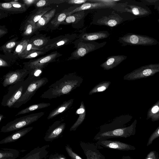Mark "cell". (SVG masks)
I'll return each instance as SVG.
<instances>
[{"mask_svg": "<svg viewBox=\"0 0 159 159\" xmlns=\"http://www.w3.org/2000/svg\"><path fill=\"white\" fill-rule=\"evenodd\" d=\"M8 16V14L5 13L0 10V19L7 17Z\"/></svg>", "mask_w": 159, "mask_h": 159, "instance_id": "cell-47", "label": "cell"}, {"mask_svg": "<svg viewBox=\"0 0 159 159\" xmlns=\"http://www.w3.org/2000/svg\"><path fill=\"white\" fill-rule=\"evenodd\" d=\"M76 114L79 115V117L75 123L72 125L70 129V131L76 130L78 127L82 123L85 119L86 110L83 101L81 102L79 107L77 109Z\"/></svg>", "mask_w": 159, "mask_h": 159, "instance_id": "cell-21", "label": "cell"}, {"mask_svg": "<svg viewBox=\"0 0 159 159\" xmlns=\"http://www.w3.org/2000/svg\"><path fill=\"white\" fill-rule=\"evenodd\" d=\"M48 145L37 147L32 150L20 159H43L48 153L47 148Z\"/></svg>", "mask_w": 159, "mask_h": 159, "instance_id": "cell-18", "label": "cell"}, {"mask_svg": "<svg viewBox=\"0 0 159 159\" xmlns=\"http://www.w3.org/2000/svg\"><path fill=\"white\" fill-rule=\"evenodd\" d=\"M145 159H159V154L156 151H151L148 154Z\"/></svg>", "mask_w": 159, "mask_h": 159, "instance_id": "cell-43", "label": "cell"}, {"mask_svg": "<svg viewBox=\"0 0 159 159\" xmlns=\"http://www.w3.org/2000/svg\"><path fill=\"white\" fill-rule=\"evenodd\" d=\"M18 39L16 37L7 41L0 47V50L2 51L5 55L11 57L12 51L20 41H17Z\"/></svg>", "mask_w": 159, "mask_h": 159, "instance_id": "cell-22", "label": "cell"}, {"mask_svg": "<svg viewBox=\"0 0 159 159\" xmlns=\"http://www.w3.org/2000/svg\"><path fill=\"white\" fill-rule=\"evenodd\" d=\"M56 11V9L54 8L44 14L35 24L36 31L45 26L54 16Z\"/></svg>", "mask_w": 159, "mask_h": 159, "instance_id": "cell-25", "label": "cell"}, {"mask_svg": "<svg viewBox=\"0 0 159 159\" xmlns=\"http://www.w3.org/2000/svg\"><path fill=\"white\" fill-rule=\"evenodd\" d=\"M84 11H80L74 13L67 16L61 25L76 23L84 17Z\"/></svg>", "mask_w": 159, "mask_h": 159, "instance_id": "cell-30", "label": "cell"}, {"mask_svg": "<svg viewBox=\"0 0 159 159\" xmlns=\"http://www.w3.org/2000/svg\"><path fill=\"white\" fill-rule=\"evenodd\" d=\"M75 42L76 48L71 54L68 60H78L89 52L103 47L107 43L106 41L99 43L78 39Z\"/></svg>", "mask_w": 159, "mask_h": 159, "instance_id": "cell-6", "label": "cell"}, {"mask_svg": "<svg viewBox=\"0 0 159 159\" xmlns=\"http://www.w3.org/2000/svg\"><path fill=\"white\" fill-rule=\"evenodd\" d=\"M121 159H133L129 156H124Z\"/></svg>", "mask_w": 159, "mask_h": 159, "instance_id": "cell-51", "label": "cell"}, {"mask_svg": "<svg viewBox=\"0 0 159 159\" xmlns=\"http://www.w3.org/2000/svg\"><path fill=\"white\" fill-rule=\"evenodd\" d=\"M37 0H21V2L25 4L27 7L34 5Z\"/></svg>", "mask_w": 159, "mask_h": 159, "instance_id": "cell-45", "label": "cell"}, {"mask_svg": "<svg viewBox=\"0 0 159 159\" xmlns=\"http://www.w3.org/2000/svg\"><path fill=\"white\" fill-rule=\"evenodd\" d=\"M59 159H67L64 155L62 154H59Z\"/></svg>", "mask_w": 159, "mask_h": 159, "instance_id": "cell-52", "label": "cell"}, {"mask_svg": "<svg viewBox=\"0 0 159 159\" xmlns=\"http://www.w3.org/2000/svg\"><path fill=\"white\" fill-rule=\"evenodd\" d=\"M52 9V7H48L39 8L35 12L30 15L25 21H28L35 24L44 14Z\"/></svg>", "mask_w": 159, "mask_h": 159, "instance_id": "cell-27", "label": "cell"}, {"mask_svg": "<svg viewBox=\"0 0 159 159\" xmlns=\"http://www.w3.org/2000/svg\"><path fill=\"white\" fill-rule=\"evenodd\" d=\"M106 89V88L105 86H102L98 88L97 90L98 92H101L105 90Z\"/></svg>", "mask_w": 159, "mask_h": 159, "instance_id": "cell-50", "label": "cell"}, {"mask_svg": "<svg viewBox=\"0 0 159 159\" xmlns=\"http://www.w3.org/2000/svg\"><path fill=\"white\" fill-rule=\"evenodd\" d=\"M50 38L43 35L35 36L30 38V41L35 47L39 50H43L42 48L48 44L50 40Z\"/></svg>", "mask_w": 159, "mask_h": 159, "instance_id": "cell-26", "label": "cell"}, {"mask_svg": "<svg viewBox=\"0 0 159 159\" xmlns=\"http://www.w3.org/2000/svg\"><path fill=\"white\" fill-rule=\"evenodd\" d=\"M117 40L122 46H152L157 45L159 43L157 39L152 37L131 33H128L119 37Z\"/></svg>", "mask_w": 159, "mask_h": 159, "instance_id": "cell-7", "label": "cell"}, {"mask_svg": "<svg viewBox=\"0 0 159 159\" xmlns=\"http://www.w3.org/2000/svg\"><path fill=\"white\" fill-rule=\"evenodd\" d=\"M7 159V158H2V159Z\"/></svg>", "mask_w": 159, "mask_h": 159, "instance_id": "cell-54", "label": "cell"}, {"mask_svg": "<svg viewBox=\"0 0 159 159\" xmlns=\"http://www.w3.org/2000/svg\"><path fill=\"white\" fill-rule=\"evenodd\" d=\"M102 148L112 149L121 151L134 150L135 147L130 144L120 141L107 139L98 140L95 143Z\"/></svg>", "mask_w": 159, "mask_h": 159, "instance_id": "cell-14", "label": "cell"}, {"mask_svg": "<svg viewBox=\"0 0 159 159\" xmlns=\"http://www.w3.org/2000/svg\"><path fill=\"white\" fill-rule=\"evenodd\" d=\"M114 6L102 2H86L82 4L81 6L76 8L70 11L67 14V16L75 12L85 10L98 9L104 8H112Z\"/></svg>", "mask_w": 159, "mask_h": 159, "instance_id": "cell-16", "label": "cell"}, {"mask_svg": "<svg viewBox=\"0 0 159 159\" xmlns=\"http://www.w3.org/2000/svg\"><path fill=\"white\" fill-rule=\"evenodd\" d=\"M48 80L46 77L39 78L31 80L25 90L13 108H18L30 100L40 88L46 84Z\"/></svg>", "mask_w": 159, "mask_h": 159, "instance_id": "cell-8", "label": "cell"}, {"mask_svg": "<svg viewBox=\"0 0 159 159\" xmlns=\"http://www.w3.org/2000/svg\"><path fill=\"white\" fill-rule=\"evenodd\" d=\"M30 39L29 38H23L13 51L11 57L16 59L20 58L30 41Z\"/></svg>", "mask_w": 159, "mask_h": 159, "instance_id": "cell-24", "label": "cell"}, {"mask_svg": "<svg viewBox=\"0 0 159 159\" xmlns=\"http://www.w3.org/2000/svg\"><path fill=\"white\" fill-rule=\"evenodd\" d=\"M59 154H55L51 156L49 159H59Z\"/></svg>", "mask_w": 159, "mask_h": 159, "instance_id": "cell-49", "label": "cell"}, {"mask_svg": "<svg viewBox=\"0 0 159 159\" xmlns=\"http://www.w3.org/2000/svg\"><path fill=\"white\" fill-rule=\"evenodd\" d=\"M49 103L41 102L31 105L20 111L16 114L15 116L29 113L32 111L39 109L44 108L50 106Z\"/></svg>", "mask_w": 159, "mask_h": 159, "instance_id": "cell-28", "label": "cell"}, {"mask_svg": "<svg viewBox=\"0 0 159 159\" xmlns=\"http://www.w3.org/2000/svg\"><path fill=\"white\" fill-rule=\"evenodd\" d=\"M72 10H66L64 11L57 14L56 17L51 22V24L54 27H58L65 20L67 16L68 13Z\"/></svg>", "mask_w": 159, "mask_h": 159, "instance_id": "cell-32", "label": "cell"}, {"mask_svg": "<svg viewBox=\"0 0 159 159\" xmlns=\"http://www.w3.org/2000/svg\"><path fill=\"white\" fill-rule=\"evenodd\" d=\"M159 136V128L150 136L148 139L147 146H148L152 144L153 141Z\"/></svg>", "mask_w": 159, "mask_h": 159, "instance_id": "cell-42", "label": "cell"}, {"mask_svg": "<svg viewBox=\"0 0 159 159\" xmlns=\"http://www.w3.org/2000/svg\"><path fill=\"white\" fill-rule=\"evenodd\" d=\"M66 150L71 159H83L78 154L73 150L72 148L69 145L65 146Z\"/></svg>", "mask_w": 159, "mask_h": 159, "instance_id": "cell-40", "label": "cell"}, {"mask_svg": "<svg viewBox=\"0 0 159 159\" xmlns=\"http://www.w3.org/2000/svg\"><path fill=\"white\" fill-rule=\"evenodd\" d=\"M80 144L86 159H106L98 149L101 147L95 143L80 141Z\"/></svg>", "mask_w": 159, "mask_h": 159, "instance_id": "cell-15", "label": "cell"}, {"mask_svg": "<svg viewBox=\"0 0 159 159\" xmlns=\"http://www.w3.org/2000/svg\"><path fill=\"white\" fill-rule=\"evenodd\" d=\"M44 114V112H41L16 118L3 126L0 132L7 133L20 129L37 121Z\"/></svg>", "mask_w": 159, "mask_h": 159, "instance_id": "cell-5", "label": "cell"}, {"mask_svg": "<svg viewBox=\"0 0 159 159\" xmlns=\"http://www.w3.org/2000/svg\"><path fill=\"white\" fill-rule=\"evenodd\" d=\"M159 109V107L157 106H155L152 107V112L153 113H156L158 111Z\"/></svg>", "mask_w": 159, "mask_h": 159, "instance_id": "cell-48", "label": "cell"}, {"mask_svg": "<svg viewBox=\"0 0 159 159\" xmlns=\"http://www.w3.org/2000/svg\"><path fill=\"white\" fill-rule=\"evenodd\" d=\"M95 24L114 27L126 20L122 15L116 13L111 8H104L97 9Z\"/></svg>", "mask_w": 159, "mask_h": 159, "instance_id": "cell-3", "label": "cell"}, {"mask_svg": "<svg viewBox=\"0 0 159 159\" xmlns=\"http://www.w3.org/2000/svg\"><path fill=\"white\" fill-rule=\"evenodd\" d=\"M33 127H30L16 131L0 141V144L13 142L23 137L32 130Z\"/></svg>", "mask_w": 159, "mask_h": 159, "instance_id": "cell-19", "label": "cell"}, {"mask_svg": "<svg viewBox=\"0 0 159 159\" xmlns=\"http://www.w3.org/2000/svg\"><path fill=\"white\" fill-rule=\"evenodd\" d=\"M22 28L21 35L23 38H29L36 31L35 24L28 21H25Z\"/></svg>", "mask_w": 159, "mask_h": 159, "instance_id": "cell-31", "label": "cell"}, {"mask_svg": "<svg viewBox=\"0 0 159 159\" xmlns=\"http://www.w3.org/2000/svg\"><path fill=\"white\" fill-rule=\"evenodd\" d=\"M34 50H41L35 47L32 43L30 41L27 44L26 47L22 53L21 56L20 58L21 59L23 57L25 56L30 52Z\"/></svg>", "mask_w": 159, "mask_h": 159, "instance_id": "cell-39", "label": "cell"}, {"mask_svg": "<svg viewBox=\"0 0 159 159\" xmlns=\"http://www.w3.org/2000/svg\"><path fill=\"white\" fill-rule=\"evenodd\" d=\"M6 1L11 3L20 13L25 12L28 8L25 4L21 2L19 0H6Z\"/></svg>", "mask_w": 159, "mask_h": 159, "instance_id": "cell-36", "label": "cell"}, {"mask_svg": "<svg viewBox=\"0 0 159 159\" xmlns=\"http://www.w3.org/2000/svg\"><path fill=\"white\" fill-rule=\"evenodd\" d=\"M88 2V0H66V2L70 4H79Z\"/></svg>", "mask_w": 159, "mask_h": 159, "instance_id": "cell-44", "label": "cell"}, {"mask_svg": "<svg viewBox=\"0 0 159 159\" xmlns=\"http://www.w3.org/2000/svg\"><path fill=\"white\" fill-rule=\"evenodd\" d=\"M4 117V116L3 115L0 114V122L2 120Z\"/></svg>", "mask_w": 159, "mask_h": 159, "instance_id": "cell-53", "label": "cell"}, {"mask_svg": "<svg viewBox=\"0 0 159 159\" xmlns=\"http://www.w3.org/2000/svg\"><path fill=\"white\" fill-rule=\"evenodd\" d=\"M43 69L42 68H36L30 71L28 76L26 79L33 80L41 77Z\"/></svg>", "mask_w": 159, "mask_h": 159, "instance_id": "cell-37", "label": "cell"}, {"mask_svg": "<svg viewBox=\"0 0 159 159\" xmlns=\"http://www.w3.org/2000/svg\"><path fill=\"white\" fill-rule=\"evenodd\" d=\"M8 32V30L5 25H0V38L7 34Z\"/></svg>", "mask_w": 159, "mask_h": 159, "instance_id": "cell-46", "label": "cell"}, {"mask_svg": "<svg viewBox=\"0 0 159 159\" xmlns=\"http://www.w3.org/2000/svg\"><path fill=\"white\" fill-rule=\"evenodd\" d=\"M110 33L107 31H101L94 32L84 33L78 36V40L87 41L103 39L108 37Z\"/></svg>", "mask_w": 159, "mask_h": 159, "instance_id": "cell-17", "label": "cell"}, {"mask_svg": "<svg viewBox=\"0 0 159 159\" xmlns=\"http://www.w3.org/2000/svg\"><path fill=\"white\" fill-rule=\"evenodd\" d=\"M0 10L7 14H16L20 12L9 2H0Z\"/></svg>", "mask_w": 159, "mask_h": 159, "instance_id": "cell-34", "label": "cell"}, {"mask_svg": "<svg viewBox=\"0 0 159 159\" xmlns=\"http://www.w3.org/2000/svg\"><path fill=\"white\" fill-rule=\"evenodd\" d=\"M47 52H48L47 51L45 50H34L23 57L21 59L33 58L39 56L44 55Z\"/></svg>", "mask_w": 159, "mask_h": 159, "instance_id": "cell-38", "label": "cell"}, {"mask_svg": "<svg viewBox=\"0 0 159 159\" xmlns=\"http://www.w3.org/2000/svg\"><path fill=\"white\" fill-rule=\"evenodd\" d=\"M29 73V71L24 68L9 71L3 76L2 85L6 87L22 82Z\"/></svg>", "mask_w": 159, "mask_h": 159, "instance_id": "cell-10", "label": "cell"}, {"mask_svg": "<svg viewBox=\"0 0 159 159\" xmlns=\"http://www.w3.org/2000/svg\"><path fill=\"white\" fill-rule=\"evenodd\" d=\"M120 13L127 12L133 15L134 17H143L152 13L150 8L141 2L135 0L120 1L111 8Z\"/></svg>", "mask_w": 159, "mask_h": 159, "instance_id": "cell-2", "label": "cell"}, {"mask_svg": "<svg viewBox=\"0 0 159 159\" xmlns=\"http://www.w3.org/2000/svg\"><path fill=\"white\" fill-rule=\"evenodd\" d=\"M0 150V159H15L19 156V152L16 149L7 148H2Z\"/></svg>", "mask_w": 159, "mask_h": 159, "instance_id": "cell-29", "label": "cell"}, {"mask_svg": "<svg viewBox=\"0 0 159 159\" xmlns=\"http://www.w3.org/2000/svg\"><path fill=\"white\" fill-rule=\"evenodd\" d=\"M16 59L0 54V68L11 66L16 62Z\"/></svg>", "mask_w": 159, "mask_h": 159, "instance_id": "cell-33", "label": "cell"}, {"mask_svg": "<svg viewBox=\"0 0 159 159\" xmlns=\"http://www.w3.org/2000/svg\"><path fill=\"white\" fill-rule=\"evenodd\" d=\"M66 0H37L34 4V6L36 8H40L50 5L51 4L59 3L66 2Z\"/></svg>", "mask_w": 159, "mask_h": 159, "instance_id": "cell-35", "label": "cell"}, {"mask_svg": "<svg viewBox=\"0 0 159 159\" xmlns=\"http://www.w3.org/2000/svg\"><path fill=\"white\" fill-rule=\"evenodd\" d=\"M134 134V130L127 128L117 129L111 131L99 133L93 138L95 140L108 139L113 138L123 137L126 138Z\"/></svg>", "mask_w": 159, "mask_h": 159, "instance_id": "cell-12", "label": "cell"}, {"mask_svg": "<svg viewBox=\"0 0 159 159\" xmlns=\"http://www.w3.org/2000/svg\"><path fill=\"white\" fill-rule=\"evenodd\" d=\"M66 124L63 120L55 121L49 127L44 138L47 142L52 141L58 138L64 131Z\"/></svg>", "mask_w": 159, "mask_h": 159, "instance_id": "cell-13", "label": "cell"}, {"mask_svg": "<svg viewBox=\"0 0 159 159\" xmlns=\"http://www.w3.org/2000/svg\"><path fill=\"white\" fill-rule=\"evenodd\" d=\"M31 80L26 79L22 82L10 86L7 93L3 97L1 103L2 106L13 108L24 93Z\"/></svg>", "mask_w": 159, "mask_h": 159, "instance_id": "cell-4", "label": "cell"}, {"mask_svg": "<svg viewBox=\"0 0 159 159\" xmlns=\"http://www.w3.org/2000/svg\"><path fill=\"white\" fill-rule=\"evenodd\" d=\"M61 55L62 54L57 51L52 52L40 57L23 63L24 68L29 71L36 68L43 69L49 63L56 61V58Z\"/></svg>", "mask_w": 159, "mask_h": 159, "instance_id": "cell-9", "label": "cell"}, {"mask_svg": "<svg viewBox=\"0 0 159 159\" xmlns=\"http://www.w3.org/2000/svg\"><path fill=\"white\" fill-rule=\"evenodd\" d=\"M127 56L124 55H116L108 57L107 60L102 64V66L106 68L115 66L126 59Z\"/></svg>", "mask_w": 159, "mask_h": 159, "instance_id": "cell-23", "label": "cell"}, {"mask_svg": "<svg viewBox=\"0 0 159 159\" xmlns=\"http://www.w3.org/2000/svg\"><path fill=\"white\" fill-rule=\"evenodd\" d=\"M74 100V98H71L64 101L49 113L47 119H52L69 109L72 105Z\"/></svg>", "mask_w": 159, "mask_h": 159, "instance_id": "cell-20", "label": "cell"}, {"mask_svg": "<svg viewBox=\"0 0 159 159\" xmlns=\"http://www.w3.org/2000/svg\"><path fill=\"white\" fill-rule=\"evenodd\" d=\"M77 36L76 34H68L60 36L50 39L48 44L42 48L43 50L47 52L57 49L73 42L77 38Z\"/></svg>", "mask_w": 159, "mask_h": 159, "instance_id": "cell-11", "label": "cell"}, {"mask_svg": "<svg viewBox=\"0 0 159 159\" xmlns=\"http://www.w3.org/2000/svg\"><path fill=\"white\" fill-rule=\"evenodd\" d=\"M140 1L145 5H154L155 9H157L159 11V0H140Z\"/></svg>", "mask_w": 159, "mask_h": 159, "instance_id": "cell-41", "label": "cell"}, {"mask_svg": "<svg viewBox=\"0 0 159 159\" xmlns=\"http://www.w3.org/2000/svg\"><path fill=\"white\" fill-rule=\"evenodd\" d=\"M83 79L74 73L65 75L58 80L50 85L48 89L41 95L42 98L52 99L70 94L79 87Z\"/></svg>", "mask_w": 159, "mask_h": 159, "instance_id": "cell-1", "label": "cell"}]
</instances>
